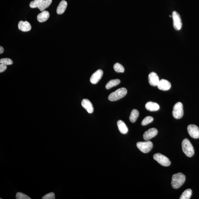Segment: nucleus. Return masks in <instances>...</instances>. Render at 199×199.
<instances>
[{
	"label": "nucleus",
	"instance_id": "20e7f679",
	"mask_svg": "<svg viewBox=\"0 0 199 199\" xmlns=\"http://www.w3.org/2000/svg\"><path fill=\"white\" fill-rule=\"evenodd\" d=\"M173 117L177 119L183 117L184 115L183 105L181 102H179L174 105L172 111Z\"/></svg>",
	"mask_w": 199,
	"mask_h": 199
},
{
	"label": "nucleus",
	"instance_id": "7c9ffc66",
	"mask_svg": "<svg viewBox=\"0 0 199 199\" xmlns=\"http://www.w3.org/2000/svg\"><path fill=\"white\" fill-rule=\"evenodd\" d=\"M171 17V16H170V17Z\"/></svg>",
	"mask_w": 199,
	"mask_h": 199
},
{
	"label": "nucleus",
	"instance_id": "4be33fe9",
	"mask_svg": "<svg viewBox=\"0 0 199 199\" xmlns=\"http://www.w3.org/2000/svg\"><path fill=\"white\" fill-rule=\"evenodd\" d=\"M192 190L190 189H187L184 191L181 195L180 199H189L192 195Z\"/></svg>",
	"mask_w": 199,
	"mask_h": 199
},
{
	"label": "nucleus",
	"instance_id": "0eeeda50",
	"mask_svg": "<svg viewBox=\"0 0 199 199\" xmlns=\"http://www.w3.org/2000/svg\"><path fill=\"white\" fill-rule=\"evenodd\" d=\"M154 158L162 166H169L171 164V162L169 159L166 156L160 153H157V154H154Z\"/></svg>",
	"mask_w": 199,
	"mask_h": 199
},
{
	"label": "nucleus",
	"instance_id": "aec40b11",
	"mask_svg": "<svg viewBox=\"0 0 199 199\" xmlns=\"http://www.w3.org/2000/svg\"><path fill=\"white\" fill-rule=\"evenodd\" d=\"M52 2V0H44L38 7V8L41 11H43V10L49 7Z\"/></svg>",
	"mask_w": 199,
	"mask_h": 199
},
{
	"label": "nucleus",
	"instance_id": "9d476101",
	"mask_svg": "<svg viewBox=\"0 0 199 199\" xmlns=\"http://www.w3.org/2000/svg\"><path fill=\"white\" fill-rule=\"evenodd\" d=\"M157 133H158V131L156 128H150L148 131L145 132L143 135V139L146 141L149 140L150 139L155 137L157 135Z\"/></svg>",
	"mask_w": 199,
	"mask_h": 199
},
{
	"label": "nucleus",
	"instance_id": "6ab92c4d",
	"mask_svg": "<svg viewBox=\"0 0 199 199\" xmlns=\"http://www.w3.org/2000/svg\"><path fill=\"white\" fill-rule=\"evenodd\" d=\"M120 83V80L119 79L111 80L108 82L105 86V88L107 89H109L113 87L116 86Z\"/></svg>",
	"mask_w": 199,
	"mask_h": 199
},
{
	"label": "nucleus",
	"instance_id": "f8f14e48",
	"mask_svg": "<svg viewBox=\"0 0 199 199\" xmlns=\"http://www.w3.org/2000/svg\"><path fill=\"white\" fill-rule=\"evenodd\" d=\"M157 87L159 90L167 91L170 89L171 84L169 81L162 79L159 81Z\"/></svg>",
	"mask_w": 199,
	"mask_h": 199
},
{
	"label": "nucleus",
	"instance_id": "c85d7f7f",
	"mask_svg": "<svg viewBox=\"0 0 199 199\" xmlns=\"http://www.w3.org/2000/svg\"><path fill=\"white\" fill-rule=\"evenodd\" d=\"M7 65L5 64H0V73L3 72L7 69Z\"/></svg>",
	"mask_w": 199,
	"mask_h": 199
},
{
	"label": "nucleus",
	"instance_id": "4468645a",
	"mask_svg": "<svg viewBox=\"0 0 199 199\" xmlns=\"http://www.w3.org/2000/svg\"><path fill=\"white\" fill-rule=\"evenodd\" d=\"M18 28L21 31L26 32L31 30V26L28 21H20L18 24Z\"/></svg>",
	"mask_w": 199,
	"mask_h": 199
},
{
	"label": "nucleus",
	"instance_id": "9b49d317",
	"mask_svg": "<svg viewBox=\"0 0 199 199\" xmlns=\"http://www.w3.org/2000/svg\"><path fill=\"white\" fill-rule=\"evenodd\" d=\"M148 80L150 85L153 86H157L160 81L158 76L154 72H151L149 75Z\"/></svg>",
	"mask_w": 199,
	"mask_h": 199
},
{
	"label": "nucleus",
	"instance_id": "423d86ee",
	"mask_svg": "<svg viewBox=\"0 0 199 199\" xmlns=\"http://www.w3.org/2000/svg\"><path fill=\"white\" fill-rule=\"evenodd\" d=\"M172 17L173 20V25L176 30H180L181 29L182 23L180 15L176 11L172 12Z\"/></svg>",
	"mask_w": 199,
	"mask_h": 199
},
{
	"label": "nucleus",
	"instance_id": "2eb2a0df",
	"mask_svg": "<svg viewBox=\"0 0 199 199\" xmlns=\"http://www.w3.org/2000/svg\"><path fill=\"white\" fill-rule=\"evenodd\" d=\"M145 107L147 110L150 111H157L160 108V106L158 104L151 102H147Z\"/></svg>",
	"mask_w": 199,
	"mask_h": 199
},
{
	"label": "nucleus",
	"instance_id": "b1692460",
	"mask_svg": "<svg viewBox=\"0 0 199 199\" xmlns=\"http://www.w3.org/2000/svg\"><path fill=\"white\" fill-rule=\"evenodd\" d=\"M44 1V0H34L30 3V7L32 8L38 7Z\"/></svg>",
	"mask_w": 199,
	"mask_h": 199
},
{
	"label": "nucleus",
	"instance_id": "f03ea898",
	"mask_svg": "<svg viewBox=\"0 0 199 199\" xmlns=\"http://www.w3.org/2000/svg\"><path fill=\"white\" fill-rule=\"evenodd\" d=\"M127 93V90L126 88H119L111 93L108 96V99L111 102L118 100L126 96Z\"/></svg>",
	"mask_w": 199,
	"mask_h": 199
},
{
	"label": "nucleus",
	"instance_id": "f3484780",
	"mask_svg": "<svg viewBox=\"0 0 199 199\" xmlns=\"http://www.w3.org/2000/svg\"><path fill=\"white\" fill-rule=\"evenodd\" d=\"M67 7V1L63 0L60 2L56 10V12L58 14L61 15L65 12Z\"/></svg>",
	"mask_w": 199,
	"mask_h": 199
},
{
	"label": "nucleus",
	"instance_id": "39448f33",
	"mask_svg": "<svg viewBox=\"0 0 199 199\" xmlns=\"http://www.w3.org/2000/svg\"><path fill=\"white\" fill-rule=\"evenodd\" d=\"M137 146L138 149L143 153L149 152L153 148L152 142L148 140L145 142H137Z\"/></svg>",
	"mask_w": 199,
	"mask_h": 199
},
{
	"label": "nucleus",
	"instance_id": "393cba45",
	"mask_svg": "<svg viewBox=\"0 0 199 199\" xmlns=\"http://www.w3.org/2000/svg\"><path fill=\"white\" fill-rule=\"evenodd\" d=\"M153 120H154V118L153 117H151V116H147L142 120L141 124L143 126H145V125L151 123L153 121Z\"/></svg>",
	"mask_w": 199,
	"mask_h": 199
},
{
	"label": "nucleus",
	"instance_id": "bb28decb",
	"mask_svg": "<svg viewBox=\"0 0 199 199\" xmlns=\"http://www.w3.org/2000/svg\"><path fill=\"white\" fill-rule=\"evenodd\" d=\"M16 198L17 199H31L30 197L20 192H18L16 194Z\"/></svg>",
	"mask_w": 199,
	"mask_h": 199
},
{
	"label": "nucleus",
	"instance_id": "412c9836",
	"mask_svg": "<svg viewBox=\"0 0 199 199\" xmlns=\"http://www.w3.org/2000/svg\"><path fill=\"white\" fill-rule=\"evenodd\" d=\"M139 115V111L137 110L134 109L132 110L129 116V120L132 123H134L137 120Z\"/></svg>",
	"mask_w": 199,
	"mask_h": 199
},
{
	"label": "nucleus",
	"instance_id": "5701e85b",
	"mask_svg": "<svg viewBox=\"0 0 199 199\" xmlns=\"http://www.w3.org/2000/svg\"><path fill=\"white\" fill-rule=\"evenodd\" d=\"M113 68L115 71L118 73H123L124 72V67L119 63L115 64Z\"/></svg>",
	"mask_w": 199,
	"mask_h": 199
},
{
	"label": "nucleus",
	"instance_id": "7ed1b4c3",
	"mask_svg": "<svg viewBox=\"0 0 199 199\" xmlns=\"http://www.w3.org/2000/svg\"><path fill=\"white\" fill-rule=\"evenodd\" d=\"M182 148L183 152L187 157H191L194 155V150L193 147L187 139H185L182 141Z\"/></svg>",
	"mask_w": 199,
	"mask_h": 199
},
{
	"label": "nucleus",
	"instance_id": "6e6552de",
	"mask_svg": "<svg viewBox=\"0 0 199 199\" xmlns=\"http://www.w3.org/2000/svg\"><path fill=\"white\" fill-rule=\"evenodd\" d=\"M188 132L191 137L194 139L199 138V128L197 125L190 124L188 126Z\"/></svg>",
	"mask_w": 199,
	"mask_h": 199
},
{
	"label": "nucleus",
	"instance_id": "ddd939ff",
	"mask_svg": "<svg viewBox=\"0 0 199 199\" xmlns=\"http://www.w3.org/2000/svg\"><path fill=\"white\" fill-rule=\"evenodd\" d=\"M81 104H82V106L87 110L89 113L91 114L93 113L94 108H93V105L88 99L83 100Z\"/></svg>",
	"mask_w": 199,
	"mask_h": 199
},
{
	"label": "nucleus",
	"instance_id": "c756f323",
	"mask_svg": "<svg viewBox=\"0 0 199 199\" xmlns=\"http://www.w3.org/2000/svg\"><path fill=\"white\" fill-rule=\"evenodd\" d=\"M4 51V48L2 47H0V54H1Z\"/></svg>",
	"mask_w": 199,
	"mask_h": 199
},
{
	"label": "nucleus",
	"instance_id": "a878e982",
	"mask_svg": "<svg viewBox=\"0 0 199 199\" xmlns=\"http://www.w3.org/2000/svg\"><path fill=\"white\" fill-rule=\"evenodd\" d=\"M0 63L1 64H5L6 65H11L13 64V61L12 59L9 58H4L0 60Z\"/></svg>",
	"mask_w": 199,
	"mask_h": 199
},
{
	"label": "nucleus",
	"instance_id": "cd10ccee",
	"mask_svg": "<svg viewBox=\"0 0 199 199\" xmlns=\"http://www.w3.org/2000/svg\"><path fill=\"white\" fill-rule=\"evenodd\" d=\"M55 198H55V194L53 192L46 194L42 198V199H54Z\"/></svg>",
	"mask_w": 199,
	"mask_h": 199
},
{
	"label": "nucleus",
	"instance_id": "1a4fd4ad",
	"mask_svg": "<svg viewBox=\"0 0 199 199\" xmlns=\"http://www.w3.org/2000/svg\"><path fill=\"white\" fill-rule=\"evenodd\" d=\"M102 70H99L93 73L90 78V82L93 84H96L99 82L103 75Z\"/></svg>",
	"mask_w": 199,
	"mask_h": 199
},
{
	"label": "nucleus",
	"instance_id": "dca6fc26",
	"mask_svg": "<svg viewBox=\"0 0 199 199\" xmlns=\"http://www.w3.org/2000/svg\"><path fill=\"white\" fill-rule=\"evenodd\" d=\"M50 16L49 12L47 11H43L38 15L37 16L38 21L40 22H44L49 19Z\"/></svg>",
	"mask_w": 199,
	"mask_h": 199
},
{
	"label": "nucleus",
	"instance_id": "a211bd4d",
	"mask_svg": "<svg viewBox=\"0 0 199 199\" xmlns=\"http://www.w3.org/2000/svg\"><path fill=\"white\" fill-rule=\"evenodd\" d=\"M117 124L119 131L122 134H125L128 133V128L123 121L119 120L118 121Z\"/></svg>",
	"mask_w": 199,
	"mask_h": 199
},
{
	"label": "nucleus",
	"instance_id": "f257e3e1",
	"mask_svg": "<svg viewBox=\"0 0 199 199\" xmlns=\"http://www.w3.org/2000/svg\"><path fill=\"white\" fill-rule=\"evenodd\" d=\"M185 180L186 177L182 173L174 174L172 177L171 186L174 189H178L183 184Z\"/></svg>",
	"mask_w": 199,
	"mask_h": 199
}]
</instances>
